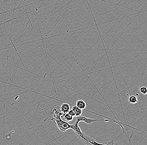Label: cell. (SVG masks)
Here are the masks:
<instances>
[{"label": "cell", "instance_id": "cell-1", "mask_svg": "<svg viewBox=\"0 0 147 145\" xmlns=\"http://www.w3.org/2000/svg\"><path fill=\"white\" fill-rule=\"evenodd\" d=\"M71 129L73 130L76 136L80 139V140L82 142L86 144L90 145L84 137V133L80 129V127L78 125V123H76L75 122L73 124L71 125Z\"/></svg>", "mask_w": 147, "mask_h": 145}, {"label": "cell", "instance_id": "cell-2", "mask_svg": "<svg viewBox=\"0 0 147 145\" xmlns=\"http://www.w3.org/2000/svg\"><path fill=\"white\" fill-rule=\"evenodd\" d=\"M51 120H54L56 122L58 128L61 132H64L68 129H71V124H69L67 121H63L61 119H57L53 118Z\"/></svg>", "mask_w": 147, "mask_h": 145}, {"label": "cell", "instance_id": "cell-3", "mask_svg": "<svg viewBox=\"0 0 147 145\" xmlns=\"http://www.w3.org/2000/svg\"><path fill=\"white\" fill-rule=\"evenodd\" d=\"M96 121H110L113 122V121H111V120H109V119H100V120H98V119H93L92 118H87L85 117V116H82L80 115L79 116H77L76 117V119L75 122L76 123H79L80 121L84 122L87 124H91L92 123Z\"/></svg>", "mask_w": 147, "mask_h": 145}, {"label": "cell", "instance_id": "cell-4", "mask_svg": "<svg viewBox=\"0 0 147 145\" xmlns=\"http://www.w3.org/2000/svg\"><path fill=\"white\" fill-rule=\"evenodd\" d=\"M51 114L54 119H61V117H63L64 115L63 113L61 111L60 107L59 106L53 108L51 111Z\"/></svg>", "mask_w": 147, "mask_h": 145}, {"label": "cell", "instance_id": "cell-5", "mask_svg": "<svg viewBox=\"0 0 147 145\" xmlns=\"http://www.w3.org/2000/svg\"><path fill=\"white\" fill-rule=\"evenodd\" d=\"M60 107L61 111L63 113L64 115L68 113L69 111L70 110L69 104L67 103H63Z\"/></svg>", "mask_w": 147, "mask_h": 145}, {"label": "cell", "instance_id": "cell-6", "mask_svg": "<svg viewBox=\"0 0 147 145\" xmlns=\"http://www.w3.org/2000/svg\"><path fill=\"white\" fill-rule=\"evenodd\" d=\"M76 106L81 109H85L86 106V103L84 100H77L76 102Z\"/></svg>", "mask_w": 147, "mask_h": 145}, {"label": "cell", "instance_id": "cell-7", "mask_svg": "<svg viewBox=\"0 0 147 145\" xmlns=\"http://www.w3.org/2000/svg\"><path fill=\"white\" fill-rule=\"evenodd\" d=\"M72 110L74 111L75 114V116H79L81 115L82 113V110L77 107L76 105H74L72 107Z\"/></svg>", "mask_w": 147, "mask_h": 145}, {"label": "cell", "instance_id": "cell-8", "mask_svg": "<svg viewBox=\"0 0 147 145\" xmlns=\"http://www.w3.org/2000/svg\"><path fill=\"white\" fill-rule=\"evenodd\" d=\"M128 100L130 103L135 104L138 102V98L136 96H131L129 97Z\"/></svg>", "mask_w": 147, "mask_h": 145}, {"label": "cell", "instance_id": "cell-9", "mask_svg": "<svg viewBox=\"0 0 147 145\" xmlns=\"http://www.w3.org/2000/svg\"><path fill=\"white\" fill-rule=\"evenodd\" d=\"M63 117H64L65 121L67 122L70 121H72L73 119V117L71 115L69 114L68 113L65 114L63 115Z\"/></svg>", "mask_w": 147, "mask_h": 145}, {"label": "cell", "instance_id": "cell-10", "mask_svg": "<svg viewBox=\"0 0 147 145\" xmlns=\"http://www.w3.org/2000/svg\"><path fill=\"white\" fill-rule=\"evenodd\" d=\"M139 91L143 95H146L147 93V88L145 87H141L139 88Z\"/></svg>", "mask_w": 147, "mask_h": 145}, {"label": "cell", "instance_id": "cell-11", "mask_svg": "<svg viewBox=\"0 0 147 145\" xmlns=\"http://www.w3.org/2000/svg\"><path fill=\"white\" fill-rule=\"evenodd\" d=\"M114 144V140H111L109 142H106V143H103V145H113Z\"/></svg>", "mask_w": 147, "mask_h": 145}, {"label": "cell", "instance_id": "cell-12", "mask_svg": "<svg viewBox=\"0 0 147 145\" xmlns=\"http://www.w3.org/2000/svg\"><path fill=\"white\" fill-rule=\"evenodd\" d=\"M68 113L69 114L71 115H72V116H73V117L75 116V114L74 111L72 110H69V111Z\"/></svg>", "mask_w": 147, "mask_h": 145}]
</instances>
